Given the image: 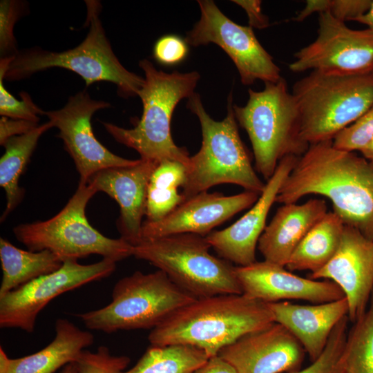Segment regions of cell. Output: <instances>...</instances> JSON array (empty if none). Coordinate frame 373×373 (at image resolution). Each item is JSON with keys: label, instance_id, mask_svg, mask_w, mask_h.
<instances>
[{"label": "cell", "instance_id": "30bf717a", "mask_svg": "<svg viewBox=\"0 0 373 373\" xmlns=\"http://www.w3.org/2000/svg\"><path fill=\"white\" fill-rule=\"evenodd\" d=\"M95 193L88 184H79L58 213L46 220L17 225L15 236L28 250L50 251L63 262L97 254L117 262L133 256V245L122 238L104 236L88 222L86 208Z\"/></svg>", "mask_w": 373, "mask_h": 373}, {"label": "cell", "instance_id": "d6986e66", "mask_svg": "<svg viewBox=\"0 0 373 373\" xmlns=\"http://www.w3.org/2000/svg\"><path fill=\"white\" fill-rule=\"evenodd\" d=\"M242 294L265 303L303 300L323 303L342 298L340 287L329 280L303 278L283 267L266 260L235 267Z\"/></svg>", "mask_w": 373, "mask_h": 373}, {"label": "cell", "instance_id": "5b68a950", "mask_svg": "<svg viewBox=\"0 0 373 373\" xmlns=\"http://www.w3.org/2000/svg\"><path fill=\"white\" fill-rule=\"evenodd\" d=\"M86 23L88 32L77 46L63 52L34 47L18 52L10 61L4 79L17 81L52 67L72 70L84 80L86 86L96 82H109L124 97L137 95L144 78L126 69L113 52L99 19L101 5L86 1Z\"/></svg>", "mask_w": 373, "mask_h": 373}, {"label": "cell", "instance_id": "f546056e", "mask_svg": "<svg viewBox=\"0 0 373 373\" xmlns=\"http://www.w3.org/2000/svg\"><path fill=\"white\" fill-rule=\"evenodd\" d=\"M347 316L333 329L321 354L308 367L289 373H347L343 350L347 335Z\"/></svg>", "mask_w": 373, "mask_h": 373}, {"label": "cell", "instance_id": "ba28073f", "mask_svg": "<svg viewBox=\"0 0 373 373\" xmlns=\"http://www.w3.org/2000/svg\"><path fill=\"white\" fill-rule=\"evenodd\" d=\"M206 237L193 233L142 239L133 256L164 272L197 299L221 294H242L230 262L213 256Z\"/></svg>", "mask_w": 373, "mask_h": 373}, {"label": "cell", "instance_id": "484cf974", "mask_svg": "<svg viewBox=\"0 0 373 373\" xmlns=\"http://www.w3.org/2000/svg\"><path fill=\"white\" fill-rule=\"evenodd\" d=\"M52 127V124L48 121L27 133L8 139L3 144L6 151L0 159V186L6 192V207L1 218V222L21 202L25 191L19 185V178L30 161L39 137Z\"/></svg>", "mask_w": 373, "mask_h": 373}, {"label": "cell", "instance_id": "7bdbcfd3", "mask_svg": "<svg viewBox=\"0 0 373 373\" xmlns=\"http://www.w3.org/2000/svg\"><path fill=\"white\" fill-rule=\"evenodd\" d=\"M60 373H77V370L75 363H73L64 366Z\"/></svg>", "mask_w": 373, "mask_h": 373}, {"label": "cell", "instance_id": "d4e9b609", "mask_svg": "<svg viewBox=\"0 0 373 373\" xmlns=\"http://www.w3.org/2000/svg\"><path fill=\"white\" fill-rule=\"evenodd\" d=\"M2 279L0 297L42 276L59 269L63 261L48 250L32 251L0 238Z\"/></svg>", "mask_w": 373, "mask_h": 373}, {"label": "cell", "instance_id": "d590c367", "mask_svg": "<svg viewBox=\"0 0 373 373\" xmlns=\"http://www.w3.org/2000/svg\"><path fill=\"white\" fill-rule=\"evenodd\" d=\"M372 0H330L329 12L336 19L355 21L370 8Z\"/></svg>", "mask_w": 373, "mask_h": 373}, {"label": "cell", "instance_id": "e0dca14e", "mask_svg": "<svg viewBox=\"0 0 373 373\" xmlns=\"http://www.w3.org/2000/svg\"><path fill=\"white\" fill-rule=\"evenodd\" d=\"M305 351L282 325H271L246 334L222 348L218 356L238 373H283L300 369Z\"/></svg>", "mask_w": 373, "mask_h": 373}, {"label": "cell", "instance_id": "5bb4252c", "mask_svg": "<svg viewBox=\"0 0 373 373\" xmlns=\"http://www.w3.org/2000/svg\"><path fill=\"white\" fill-rule=\"evenodd\" d=\"M110 106L108 102L93 99L83 90L69 97L63 108L44 112L52 126L59 131L57 136L74 161L79 175V184H86L94 173L104 169L130 166L138 160L114 154L95 137L92 116Z\"/></svg>", "mask_w": 373, "mask_h": 373}, {"label": "cell", "instance_id": "8fae6325", "mask_svg": "<svg viewBox=\"0 0 373 373\" xmlns=\"http://www.w3.org/2000/svg\"><path fill=\"white\" fill-rule=\"evenodd\" d=\"M200 17L184 39L193 47L215 44L235 64L245 86L259 79L275 83L282 77L273 57L257 39L249 26H241L228 18L211 0H198Z\"/></svg>", "mask_w": 373, "mask_h": 373}, {"label": "cell", "instance_id": "7402d4cb", "mask_svg": "<svg viewBox=\"0 0 373 373\" xmlns=\"http://www.w3.org/2000/svg\"><path fill=\"white\" fill-rule=\"evenodd\" d=\"M327 213L323 199L283 204L259 238L258 249L264 260L285 267L296 247Z\"/></svg>", "mask_w": 373, "mask_h": 373}, {"label": "cell", "instance_id": "603a6c76", "mask_svg": "<svg viewBox=\"0 0 373 373\" xmlns=\"http://www.w3.org/2000/svg\"><path fill=\"white\" fill-rule=\"evenodd\" d=\"M94 342L93 334L66 318L55 322V336L42 350L23 357L10 358L0 347V373H54L75 363Z\"/></svg>", "mask_w": 373, "mask_h": 373}, {"label": "cell", "instance_id": "f1b7e54d", "mask_svg": "<svg viewBox=\"0 0 373 373\" xmlns=\"http://www.w3.org/2000/svg\"><path fill=\"white\" fill-rule=\"evenodd\" d=\"M343 359L347 373H373V292L366 311L347 333Z\"/></svg>", "mask_w": 373, "mask_h": 373}, {"label": "cell", "instance_id": "b9f144b4", "mask_svg": "<svg viewBox=\"0 0 373 373\" xmlns=\"http://www.w3.org/2000/svg\"><path fill=\"white\" fill-rule=\"evenodd\" d=\"M360 152L363 157L373 162V139Z\"/></svg>", "mask_w": 373, "mask_h": 373}, {"label": "cell", "instance_id": "d6a6232c", "mask_svg": "<svg viewBox=\"0 0 373 373\" xmlns=\"http://www.w3.org/2000/svg\"><path fill=\"white\" fill-rule=\"evenodd\" d=\"M373 139V106L358 119L340 131L332 140L338 150H362Z\"/></svg>", "mask_w": 373, "mask_h": 373}, {"label": "cell", "instance_id": "83f0119b", "mask_svg": "<svg viewBox=\"0 0 373 373\" xmlns=\"http://www.w3.org/2000/svg\"><path fill=\"white\" fill-rule=\"evenodd\" d=\"M209 358L191 345H151L133 367L122 373H192Z\"/></svg>", "mask_w": 373, "mask_h": 373}, {"label": "cell", "instance_id": "9c48e42d", "mask_svg": "<svg viewBox=\"0 0 373 373\" xmlns=\"http://www.w3.org/2000/svg\"><path fill=\"white\" fill-rule=\"evenodd\" d=\"M196 299L160 270L137 271L115 283L106 306L75 316L88 329L108 334L153 329Z\"/></svg>", "mask_w": 373, "mask_h": 373}, {"label": "cell", "instance_id": "3957f363", "mask_svg": "<svg viewBox=\"0 0 373 373\" xmlns=\"http://www.w3.org/2000/svg\"><path fill=\"white\" fill-rule=\"evenodd\" d=\"M139 66L144 73V84L137 93L143 105L140 119L130 129L102 124L117 142L135 150L141 159L177 161L187 169L190 156L184 147L173 142L171 121L177 104L195 93L200 75L197 71L167 73L158 70L146 59L141 60Z\"/></svg>", "mask_w": 373, "mask_h": 373}, {"label": "cell", "instance_id": "52a82bcc", "mask_svg": "<svg viewBox=\"0 0 373 373\" xmlns=\"http://www.w3.org/2000/svg\"><path fill=\"white\" fill-rule=\"evenodd\" d=\"M265 84L260 91L249 88L247 104L233 109L250 140L256 169L267 181L283 158L303 155L309 144L300 137L299 111L286 80Z\"/></svg>", "mask_w": 373, "mask_h": 373}, {"label": "cell", "instance_id": "ab89813d", "mask_svg": "<svg viewBox=\"0 0 373 373\" xmlns=\"http://www.w3.org/2000/svg\"><path fill=\"white\" fill-rule=\"evenodd\" d=\"M330 0H307L305 8L293 18L294 21H302L314 12L322 13L329 11Z\"/></svg>", "mask_w": 373, "mask_h": 373}, {"label": "cell", "instance_id": "44dd1931", "mask_svg": "<svg viewBox=\"0 0 373 373\" xmlns=\"http://www.w3.org/2000/svg\"><path fill=\"white\" fill-rule=\"evenodd\" d=\"M274 322L283 325L301 344L312 361L323 352L338 322L348 314L345 297L314 305L269 303Z\"/></svg>", "mask_w": 373, "mask_h": 373}, {"label": "cell", "instance_id": "4316f807", "mask_svg": "<svg viewBox=\"0 0 373 373\" xmlns=\"http://www.w3.org/2000/svg\"><path fill=\"white\" fill-rule=\"evenodd\" d=\"M186 179V167L182 163L165 160L153 171L147 189L145 221L163 218L183 202L178 189Z\"/></svg>", "mask_w": 373, "mask_h": 373}, {"label": "cell", "instance_id": "277c9868", "mask_svg": "<svg viewBox=\"0 0 373 373\" xmlns=\"http://www.w3.org/2000/svg\"><path fill=\"white\" fill-rule=\"evenodd\" d=\"M186 107L198 117L202 144L198 152L190 157L186 179L182 187L183 200L224 183L236 184L260 195L265 183L252 166L249 152L240 137L231 93L228 97L227 116L222 121L209 116L196 93L188 98Z\"/></svg>", "mask_w": 373, "mask_h": 373}, {"label": "cell", "instance_id": "e575fe53", "mask_svg": "<svg viewBox=\"0 0 373 373\" xmlns=\"http://www.w3.org/2000/svg\"><path fill=\"white\" fill-rule=\"evenodd\" d=\"M188 51L185 40L178 35H167L161 37L155 44L153 56L159 63L171 66L182 61Z\"/></svg>", "mask_w": 373, "mask_h": 373}, {"label": "cell", "instance_id": "836d02e7", "mask_svg": "<svg viewBox=\"0 0 373 373\" xmlns=\"http://www.w3.org/2000/svg\"><path fill=\"white\" fill-rule=\"evenodd\" d=\"M21 3L13 0L0 1L1 58L13 57L18 53L14 36V26L21 13Z\"/></svg>", "mask_w": 373, "mask_h": 373}, {"label": "cell", "instance_id": "8992f818", "mask_svg": "<svg viewBox=\"0 0 373 373\" xmlns=\"http://www.w3.org/2000/svg\"><path fill=\"white\" fill-rule=\"evenodd\" d=\"M292 95L300 137L313 144L332 140L373 106V71L354 75L312 70L298 80Z\"/></svg>", "mask_w": 373, "mask_h": 373}, {"label": "cell", "instance_id": "ffe728a7", "mask_svg": "<svg viewBox=\"0 0 373 373\" xmlns=\"http://www.w3.org/2000/svg\"><path fill=\"white\" fill-rule=\"evenodd\" d=\"M158 164L155 161L140 158L133 165L100 170L86 183L96 193L104 192L117 202L119 207L117 227L120 238L133 246L142 240L148 185Z\"/></svg>", "mask_w": 373, "mask_h": 373}, {"label": "cell", "instance_id": "2e32d148", "mask_svg": "<svg viewBox=\"0 0 373 373\" xmlns=\"http://www.w3.org/2000/svg\"><path fill=\"white\" fill-rule=\"evenodd\" d=\"M259 196L249 191L228 196L218 192L202 191L183 200L160 220L144 221L142 240L180 233L206 237L213 229L254 205Z\"/></svg>", "mask_w": 373, "mask_h": 373}, {"label": "cell", "instance_id": "74e56055", "mask_svg": "<svg viewBox=\"0 0 373 373\" xmlns=\"http://www.w3.org/2000/svg\"><path fill=\"white\" fill-rule=\"evenodd\" d=\"M232 1L245 10L250 27L262 29L269 26L268 17L261 11V1L236 0Z\"/></svg>", "mask_w": 373, "mask_h": 373}, {"label": "cell", "instance_id": "7a4b0ae2", "mask_svg": "<svg viewBox=\"0 0 373 373\" xmlns=\"http://www.w3.org/2000/svg\"><path fill=\"white\" fill-rule=\"evenodd\" d=\"M274 323L269 303L242 294L198 298L180 308L148 336L151 345H186L218 354L249 333Z\"/></svg>", "mask_w": 373, "mask_h": 373}, {"label": "cell", "instance_id": "ac0fdd59", "mask_svg": "<svg viewBox=\"0 0 373 373\" xmlns=\"http://www.w3.org/2000/svg\"><path fill=\"white\" fill-rule=\"evenodd\" d=\"M298 158L295 155L283 158L252 207L229 227L212 231L206 236L211 248L221 258L238 266H247L256 261V249L266 227L268 213Z\"/></svg>", "mask_w": 373, "mask_h": 373}, {"label": "cell", "instance_id": "f35d334b", "mask_svg": "<svg viewBox=\"0 0 373 373\" xmlns=\"http://www.w3.org/2000/svg\"><path fill=\"white\" fill-rule=\"evenodd\" d=\"M192 373H238L235 367L218 355L207 361Z\"/></svg>", "mask_w": 373, "mask_h": 373}, {"label": "cell", "instance_id": "4dcf8cb0", "mask_svg": "<svg viewBox=\"0 0 373 373\" xmlns=\"http://www.w3.org/2000/svg\"><path fill=\"white\" fill-rule=\"evenodd\" d=\"M14 57V56H13ZM13 57L0 59V115L11 119L37 123L39 115H44L26 92H21V100L17 99L4 87L3 79Z\"/></svg>", "mask_w": 373, "mask_h": 373}, {"label": "cell", "instance_id": "cb8c5ba5", "mask_svg": "<svg viewBox=\"0 0 373 373\" xmlns=\"http://www.w3.org/2000/svg\"><path fill=\"white\" fill-rule=\"evenodd\" d=\"M344 227L336 213L327 212L296 247L286 269L290 271L308 270L311 273L321 269L338 249Z\"/></svg>", "mask_w": 373, "mask_h": 373}, {"label": "cell", "instance_id": "8d00e7d4", "mask_svg": "<svg viewBox=\"0 0 373 373\" xmlns=\"http://www.w3.org/2000/svg\"><path fill=\"white\" fill-rule=\"evenodd\" d=\"M37 123L22 119L1 117L0 119V144L1 146L8 139L27 133L36 128Z\"/></svg>", "mask_w": 373, "mask_h": 373}, {"label": "cell", "instance_id": "1f68e13d", "mask_svg": "<svg viewBox=\"0 0 373 373\" xmlns=\"http://www.w3.org/2000/svg\"><path fill=\"white\" fill-rule=\"evenodd\" d=\"M126 356L111 355L102 345L95 352L84 350L74 363L77 373H122L130 363Z\"/></svg>", "mask_w": 373, "mask_h": 373}, {"label": "cell", "instance_id": "7c38bea8", "mask_svg": "<svg viewBox=\"0 0 373 373\" xmlns=\"http://www.w3.org/2000/svg\"><path fill=\"white\" fill-rule=\"evenodd\" d=\"M116 262L103 258L82 265L75 260L63 262L57 271L39 277L0 297V327L34 331L39 312L55 298L68 291L111 276Z\"/></svg>", "mask_w": 373, "mask_h": 373}, {"label": "cell", "instance_id": "60d3db41", "mask_svg": "<svg viewBox=\"0 0 373 373\" xmlns=\"http://www.w3.org/2000/svg\"><path fill=\"white\" fill-rule=\"evenodd\" d=\"M356 21L365 25L373 30V0L369 10L363 15L355 19Z\"/></svg>", "mask_w": 373, "mask_h": 373}, {"label": "cell", "instance_id": "6da1fadb", "mask_svg": "<svg viewBox=\"0 0 373 373\" xmlns=\"http://www.w3.org/2000/svg\"><path fill=\"white\" fill-rule=\"evenodd\" d=\"M311 194L328 198L345 225L373 240V162L336 149L332 140L309 144L282 184L276 202L295 203Z\"/></svg>", "mask_w": 373, "mask_h": 373}, {"label": "cell", "instance_id": "9a60e30c", "mask_svg": "<svg viewBox=\"0 0 373 373\" xmlns=\"http://www.w3.org/2000/svg\"><path fill=\"white\" fill-rule=\"evenodd\" d=\"M308 278L336 283L347 300L348 319L354 323L366 311L373 292V240L345 225L334 256Z\"/></svg>", "mask_w": 373, "mask_h": 373}, {"label": "cell", "instance_id": "4fadbf2b", "mask_svg": "<svg viewBox=\"0 0 373 373\" xmlns=\"http://www.w3.org/2000/svg\"><path fill=\"white\" fill-rule=\"evenodd\" d=\"M316 39L294 55V73L308 70L354 75L373 71V30H353L329 12L318 14Z\"/></svg>", "mask_w": 373, "mask_h": 373}]
</instances>
